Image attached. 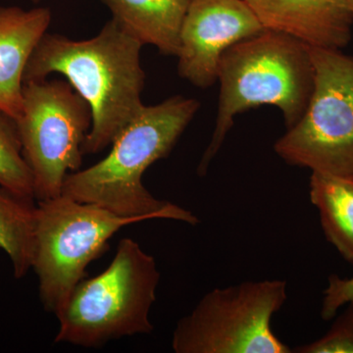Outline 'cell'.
<instances>
[{
	"label": "cell",
	"mask_w": 353,
	"mask_h": 353,
	"mask_svg": "<svg viewBox=\"0 0 353 353\" xmlns=\"http://www.w3.org/2000/svg\"><path fill=\"white\" fill-rule=\"evenodd\" d=\"M348 6H350V11H352L353 15V0H348Z\"/></svg>",
	"instance_id": "18"
},
{
	"label": "cell",
	"mask_w": 353,
	"mask_h": 353,
	"mask_svg": "<svg viewBox=\"0 0 353 353\" xmlns=\"http://www.w3.org/2000/svg\"><path fill=\"white\" fill-rule=\"evenodd\" d=\"M199 106L196 99L182 95L143 106L114 139L103 159L67 175L62 196L97 204L123 217L199 224L187 209L155 199L143 185V176L153 163L170 154Z\"/></svg>",
	"instance_id": "2"
},
{
	"label": "cell",
	"mask_w": 353,
	"mask_h": 353,
	"mask_svg": "<svg viewBox=\"0 0 353 353\" xmlns=\"http://www.w3.org/2000/svg\"><path fill=\"white\" fill-rule=\"evenodd\" d=\"M269 31L284 32L311 48L341 50L352 39L348 0H243Z\"/></svg>",
	"instance_id": "10"
},
{
	"label": "cell",
	"mask_w": 353,
	"mask_h": 353,
	"mask_svg": "<svg viewBox=\"0 0 353 353\" xmlns=\"http://www.w3.org/2000/svg\"><path fill=\"white\" fill-rule=\"evenodd\" d=\"M143 221L62 194L39 201L32 269L38 277L44 310L57 315L85 278L88 265L101 256L114 234Z\"/></svg>",
	"instance_id": "5"
},
{
	"label": "cell",
	"mask_w": 353,
	"mask_h": 353,
	"mask_svg": "<svg viewBox=\"0 0 353 353\" xmlns=\"http://www.w3.org/2000/svg\"><path fill=\"white\" fill-rule=\"evenodd\" d=\"M143 46L113 19L94 38L83 41L46 32L28 61L24 83L46 80L54 73L64 76L92 110L83 154H97L145 106Z\"/></svg>",
	"instance_id": "1"
},
{
	"label": "cell",
	"mask_w": 353,
	"mask_h": 353,
	"mask_svg": "<svg viewBox=\"0 0 353 353\" xmlns=\"http://www.w3.org/2000/svg\"><path fill=\"white\" fill-rule=\"evenodd\" d=\"M310 48L294 37L266 30L239 41L221 57L215 131L197 174L206 175L238 114L261 105L282 111L288 129L301 120L314 88Z\"/></svg>",
	"instance_id": "3"
},
{
	"label": "cell",
	"mask_w": 353,
	"mask_h": 353,
	"mask_svg": "<svg viewBox=\"0 0 353 353\" xmlns=\"http://www.w3.org/2000/svg\"><path fill=\"white\" fill-rule=\"evenodd\" d=\"M350 303H353V277L330 276L328 287L324 290L322 301V319L325 321L334 319L340 308Z\"/></svg>",
	"instance_id": "17"
},
{
	"label": "cell",
	"mask_w": 353,
	"mask_h": 353,
	"mask_svg": "<svg viewBox=\"0 0 353 353\" xmlns=\"http://www.w3.org/2000/svg\"><path fill=\"white\" fill-rule=\"evenodd\" d=\"M32 2H34V3H38V2L41 1V0H31Z\"/></svg>",
	"instance_id": "19"
},
{
	"label": "cell",
	"mask_w": 353,
	"mask_h": 353,
	"mask_svg": "<svg viewBox=\"0 0 353 353\" xmlns=\"http://www.w3.org/2000/svg\"><path fill=\"white\" fill-rule=\"evenodd\" d=\"M309 187L327 241L353 265V179L312 172Z\"/></svg>",
	"instance_id": "13"
},
{
	"label": "cell",
	"mask_w": 353,
	"mask_h": 353,
	"mask_svg": "<svg viewBox=\"0 0 353 353\" xmlns=\"http://www.w3.org/2000/svg\"><path fill=\"white\" fill-rule=\"evenodd\" d=\"M0 187L34 199V181L23 154L17 120L0 109Z\"/></svg>",
	"instance_id": "15"
},
{
	"label": "cell",
	"mask_w": 353,
	"mask_h": 353,
	"mask_svg": "<svg viewBox=\"0 0 353 353\" xmlns=\"http://www.w3.org/2000/svg\"><path fill=\"white\" fill-rule=\"evenodd\" d=\"M112 19L139 43L176 57L190 0H101Z\"/></svg>",
	"instance_id": "12"
},
{
	"label": "cell",
	"mask_w": 353,
	"mask_h": 353,
	"mask_svg": "<svg viewBox=\"0 0 353 353\" xmlns=\"http://www.w3.org/2000/svg\"><path fill=\"white\" fill-rule=\"evenodd\" d=\"M264 31L243 0H190L176 53L179 75L197 88L211 87L223 53Z\"/></svg>",
	"instance_id": "9"
},
{
	"label": "cell",
	"mask_w": 353,
	"mask_h": 353,
	"mask_svg": "<svg viewBox=\"0 0 353 353\" xmlns=\"http://www.w3.org/2000/svg\"><path fill=\"white\" fill-rule=\"evenodd\" d=\"M50 22L46 7H0V109L16 120L22 112L26 66Z\"/></svg>",
	"instance_id": "11"
},
{
	"label": "cell",
	"mask_w": 353,
	"mask_h": 353,
	"mask_svg": "<svg viewBox=\"0 0 353 353\" xmlns=\"http://www.w3.org/2000/svg\"><path fill=\"white\" fill-rule=\"evenodd\" d=\"M287 299L283 280L212 290L176 323L172 348L176 353L292 352L271 328Z\"/></svg>",
	"instance_id": "6"
},
{
	"label": "cell",
	"mask_w": 353,
	"mask_h": 353,
	"mask_svg": "<svg viewBox=\"0 0 353 353\" xmlns=\"http://www.w3.org/2000/svg\"><path fill=\"white\" fill-rule=\"evenodd\" d=\"M319 340L292 350L297 353H353V303Z\"/></svg>",
	"instance_id": "16"
},
{
	"label": "cell",
	"mask_w": 353,
	"mask_h": 353,
	"mask_svg": "<svg viewBox=\"0 0 353 353\" xmlns=\"http://www.w3.org/2000/svg\"><path fill=\"white\" fill-rule=\"evenodd\" d=\"M17 122L34 199L61 196L67 175L82 166L83 141L92 128L90 105L66 80L31 81L23 85Z\"/></svg>",
	"instance_id": "8"
},
{
	"label": "cell",
	"mask_w": 353,
	"mask_h": 353,
	"mask_svg": "<svg viewBox=\"0 0 353 353\" xmlns=\"http://www.w3.org/2000/svg\"><path fill=\"white\" fill-rule=\"evenodd\" d=\"M309 48L315 71L310 101L274 150L292 166L353 179V57Z\"/></svg>",
	"instance_id": "7"
},
{
	"label": "cell",
	"mask_w": 353,
	"mask_h": 353,
	"mask_svg": "<svg viewBox=\"0 0 353 353\" xmlns=\"http://www.w3.org/2000/svg\"><path fill=\"white\" fill-rule=\"evenodd\" d=\"M159 281L154 257L132 239H122L108 268L83 279L57 313L55 343L99 347L125 336L152 333L150 310Z\"/></svg>",
	"instance_id": "4"
},
{
	"label": "cell",
	"mask_w": 353,
	"mask_h": 353,
	"mask_svg": "<svg viewBox=\"0 0 353 353\" xmlns=\"http://www.w3.org/2000/svg\"><path fill=\"white\" fill-rule=\"evenodd\" d=\"M34 201L0 187V250L8 255L16 279L24 278L32 269L37 212Z\"/></svg>",
	"instance_id": "14"
}]
</instances>
